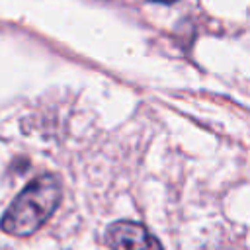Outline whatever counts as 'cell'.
<instances>
[{
    "mask_svg": "<svg viewBox=\"0 0 250 250\" xmlns=\"http://www.w3.org/2000/svg\"><path fill=\"white\" fill-rule=\"evenodd\" d=\"M158 2H176V0H158Z\"/></svg>",
    "mask_w": 250,
    "mask_h": 250,
    "instance_id": "3957f363",
    "label": "cell"
},
{
    "mask_svg": "<svg viewBox=\"0 0 250 250\" xmlns=\"http://www.w3.org/2000/svg\"><path fill=\"white\" fill-rule=\"evenodd\" d=\"M111 250H162L156 236L148 229L135 221H117L109 225L105 232Z\"/></svg>",
    "mask_w": 250,
    "mask_h": 250,
    "instance_id": "7a4b0ae2",
    "label": "cell"
},
{
    "mask_svg": "<svg viewBox=\"0 0 250 250\" xmlns=\"http://www.w3.org/2000/svg\"><path fill=\"white\" fill-rule=\"evenodd\" d=\"M62 197L61 182L53 174H43L29 182L6 209L0 229L12 236H29L37 232L55 213Z\"/></svg>",
    "mask_w": 250,
    "mask_h": 250,
    "instance_id": "6da1fadb",
    "label": "cell"
}]
</instances>
